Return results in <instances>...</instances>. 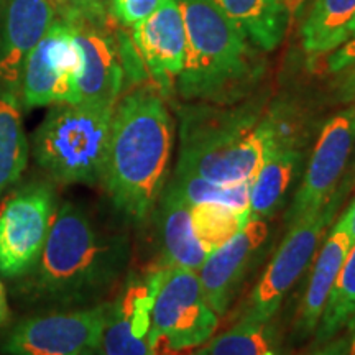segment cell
Segmentation results:
<instances>
[{
	"label": "cell",
	"instance_id": "6da1fadb",
	"mask_svg": "<svg viewBox=\"0 0 355 355\" xmlns=\"http://www.w3.org/2000/svg\"><path fill=\"white\" fill-rule=\"evenodd\" d=\"M130 257L125 232L109 227L81 204L64 202L28 272L30 293L64 308L99 304L125 277Z\"/></svg>",
	"mask_w": 355,
	"mask_h": 355
},
{
	"label": "cell",
	"instance_id": "7a4b0ae2",
	"mask_svg": "<svg viewBox=\"0 0 355 355\" xmlns=\"http://www.w3.org/2000/svg\"><path fill=\"white\" fill-rule=\"evenodd\" d=\"M173 148L175 122L158 87L140 86L119 99L101 184L128 220L153 214L170 181Z\"/></svg>",
	"mask_w": 355,
	"mask_h": 355
},
{
	"label": "cell",
	"instance_id": "3957f363",
	"mask_svg": "<svg viewBox=\"0 0 355 355\" xmlns=\"http://www.w3.org/2000/svg\"><path fill=\"white\" fill-rule=\"evenodd\" d=\"M282 119L263 99L232 105L189 102L180 109L175 171L220 184L250 181L277 140Z\"/></svg>",
	"mask_w": 355,
	"mask_h": 355
},
{
	"label": "cell",
	"instance_id": "277c9868",
	"mask_svg": "<svg viewBox=\"0 0 355 355\" xmlns=\"http://www.w3.org/2000/svg\"><path fill=\"white\" fill-rule=\"evenodd\" d=\"M186 28V56L175 81L186 102L232 105L254 94L265 60L243 30L211 0H178Z\"/></svg>",
	"mask_w": 355,
	"mask_h": 355
},
{
	"label": "cell",
	"instance_id": "5b68a950",
	"mask_svg": "<svg viewBox=\"0 0 355 355\" xmlns=\"http://www.w3.org/2000/svg\"><path fill=\"white\" fill-rule=\"evenodd\" d=\"M114 107L53 104L33 133L38 166L60 184H101Z\"/></svg>",
	"mask_w": 355,
	"mask_h": 355
},
{
	"label": "cell",
	"instance_id": "8992f818",
	"mask_svg": "<svg viewBox=\"0 0 355 355\" xmlns=\"http://www.w3.org/2000/svg\"><path fill=\"white\" fill-rule=\"evenodd\" d=\"M354 180L355 175L344 178L343 183L337 186L329 201L321 209L288 225V232L283 237L282 245L266 265L242 316L261 322L272 321L288 293L303 277L306 268L313 263L321 247L322 237L331 229L332 220L336 219L344 199L354 186Z\"/></svg>",
	"mask_w": 355,
	"mask_h": 355
},
{
	"label": "cell",
	"instance_id": "52a82bcc",
	"mask_svg": "<svg viewBox=\"0 0 355 355\" xmlns=\"http://www.w3.org/2000/svg\"><path fill=\"white\" fill-rule=\"evenodd\" d=\"M155 295L152 331L157 352L198 349L212 339L219 316L207 304L194 270L157 266L152 270Z\"/></svg>",
	"mask_w": 355,
	"mask_h": 355
},
{
	"label": "cell",
	"instance_id": "ba28073f",
	"mask_svg": "<svg viewBox=\"0 0 355 355\" xmlns=\"http://www.w3.org/2000/svg\"><path fill=\"white\" fill-rule=\"evenodd\" d=\"M55 188L32 181L7 198L0 212V272L8 278L37 263L56 214Z\"/></svg>",
	"mask_w": 355,
	"mask_h": 355
},
{
	"label": "cell",
	"instance_id": "9c48e42d",
	"mask_svg": "<svg viewBox=\"0 0 355 355\" xmlns=\"http://www.w3.org/2000/svg\"><path fill=\"white\" fill-rule=\"evenodd\" d=\"M81 50L71 21L63 13L26 58L20 79L21 102L26 109L53 104H78Z\"/></svg>",
	"mask_w": 355,
	"mask_h": 355
},
{
	"label": "cell",
	"instance_id": "30bf717a",
	"mask_svg": "<svg viewBox=\"0 0 355 355\" xmlns=\"http://www.w3.org/2000/svg\"><path fill=\"white\" fill-rule=\"evenodd\" d=\"M355 150V102L347 104L324 123L311 152L298 189L293 194L286 225L321 209L343 183Z\"/></svg>",
	"mask_w": 355,
	"mask_h": 355
},
{
	"label": "cell",
	"instance_id": "8fae6325",
	"mask_svg": "<svg viewBox=\"0 0 355 355\" xmlns=\"http://www.w3.org/2000/svg\"><path fill=\"white\" fill-rule=\"evenodd\" d=\"M107 303L42 314L17 324L6 337V355H86L97 349Z\"/></svg>",
	"mask_w": 355,
	"mask_h": 355
},
{
	"label": "cell",
	"instance_id": "7c38bea8",
	"mask_svg": "<svg viewBox=\"0 0 355 355\" xmlns=\"http://www.w3.org/2000/svg\"><path fill=\"white\" fill-rule=\"evenodd\" d=\"M270 220L250 217L229 242L212 250L199 268L204 296L217 316H224L268 250Z\"/></svg>",
	"mask_w": 355,
	"mask_h": 355
},
{
	"label": "cell",
	"instance_id": "4fadbf2b",
	"mask_svg": "<svg viewBox=\"0 0 355 355\" xmlns=\"http://www.w3.org/2000/svg\"><path fill=\"white\" fill-rule=\"evenodd\" d=\"M64 15L73 25L81 50L78 104L115 107L125 84L117 37L105 28V21L87 20L73 7Z\"/></svg>",
	"mask_w": 355,
	"mask_h": 355
},
{
	"label": "cell",
	"instance_id": "5bb4252c",
	"mask_svg": "<svg viewBox=\"0 0 355 355\" xmlns=\"http://www.w3.org/2000/svg\"><path fill=\"white\" fill-rule=\"evenodd\" d=\"M155 295L153 273L128 282L105 309V322L97 344L101 355H157L152 331Z\"/></svg>",
	"mask_w": 355,
	"mask_h": 355
},
{
	"label": "cell",
	"instance_id": "9a60e30c",
	"mask_svg": "<svg viewBox=\"0 0 355 355\" xmlns=\"http://www.w3.org/2000/svg\"><path fill=\"white\" fill-rule=\"evenodd\" d=\"M132 42L159 92H171L186 56V28L178 0H163L152 15L133 25Z\"/></svg>",
	"mask_w": 355,
	"mask_h": 355
},
{
	"label": "cell",
	"instance_id": "2e32d148",
	"mask_svg": "<svg viewBox=\"0 0 355 355\" xmlns=\"http://www.w3.org/2000/svg\"><path fill=\"white\" fill-rule=\"evenodd\" d=\"M55 17L50 0H0V91L19 96L26 58Z\"/></svg>",
	"mask_w": 355,
	"mask_h": 355
},
{
	"label": "cell",
	"instance_id": "e0dca14e",
	"mask_svg": "<svg viewBox=\"0 0 355 355\" xmlns=\"http://www.w3.org/2000/svg\"><path fill=\"white\" fill-rule=\"evenodd\" d=\"M304 153L293 128L282 122L277 140L248 183L252 217L272 220L291 198L293 184L303 170Z\"/></svg>",
	"mask_w": 355,
	"mask_h": 355
},
{
	"label": "cell",
	"instance_id": "ac0fdd59",
	"mask_svg": "<svg viewBox=\"0 0 355 355\" xmlns=\"http://www.w3.org/2000/svg\"><path fill=\"white\" fill-rule=\"evenodd\" d=\"M352 243L347 229L337 219L336 224L327 230L326 237L321 242V248L311 263L308 286L300 301L295 318V336L298 339H306L316 332L324 308Z\"/></svg>",
	"mask_w": 355,
	"mask_h": 355
},
{
	"label": "cell",
	"instance_id": "d6986e66",
	"mask_svg": "<svg viewBox=\"0 0 355 355\" xmlns=\"http://www.w3.org/2000/svg\"><path fill=\"white\" fill-rule=\"evenodd\" d=\"M159 243L158 266L199 272L209 252L198 241L191 222V206L168 183L153 211Z\"/></svg>",
	"mask_w": 355,
	"mask_h": 355
},
{
	"label": "cell",
	"instance_id": "ffe728a7",
	"mask_svg": "<svg viewBox=\"0 0 355 355\" xmlns=\"http://www.w3.org/2000/svg\"><path fill=\"white\" fill-rule=\"evenodd\" d=\"M219 10L243 30L261 51H273L288 28L286 0H211Z\"/></svg>",
	"mask_w": 355,
	"mask_h": 355
},
{
	"label": "cell",
	"instance_id": "44dd1931",
	"mask_svg": "<svg viewBox=\"0 0 355 355\" xmlns=\"http://www.w3.org/2000/svg\"><path fill=\"white\" fill-rule=\"evenodd\" d=\"M355 0H314L301 24V43L309 55H324L349 40Z\"/></svg>",
	"mask_w": 355,
	"mask_h": 355
},
{
	"label": "cell",
	"instance_id": "7402d4cb",
	"mask_svg": "<svg viewBox=\"0 0 355 355\" xmlns=\"http://www.w3.org/2000/svg\"><path fill=\"white\" fill-rule=\"evenodd\" d=\"M28 163V140L21 122L20 101L0 91V194L15 184Z\"/></svg>",
	"mask_w": 355,
	"mask_h": 355
},
{
	"label": "cell",
	"instance_id": "603a6c76",
	"mask_svg": "<svg viewBox=\"0 0 355 355\" xmlns=\"http://www.w3.org/2000/svg\"><path fill=\"white\" fill-rule=\"evenodd\" d=\"M250 217V209L241 211L219 202H199L191 206L194 235L209 254L241 232Z\"/></svg>",
	"mask_w": 355,
	"mask_h": 355
},
{
	"label": "cell",
	"instance_id": "cb8c5ba5",
	"mask_svg": "<svg viewBox=\"0 0 355 355\" xmlns=\"http://www.w3.org/2000/svg\"><path fill=\"white\" fill-rule=\"evenodd\" d=\"M355 316V242L345 257L336 285L314 332V344L321 345L334 339Z\"/></svg>",
	"mask_w": 355,
	"mask_h": 355
},
{
	"label": "cell",
	"instance_id": "d4e9b609",
	"mask_svg": "<svg viewBox=\"0 0 355 355\" xmlns=\"http://www.w3.org/2000/svg\"><path fill=\"white\" fill-rule=\"evenodd\" d=\"M209 355H278L270 322L242 316L211 340Z\"/></svg>",
	"mask_w": 355,
	"mask_h": 355
},
{
	"label": "cell",
	"instance_id": "484cf974",
	"mask_svg": "<svg viewBox=\"0 0 355 355\" xmlns=\"http://www.w3.org/2000/svg\"><path fill=\"white\" fill-rule=\"evenodd\" d=\"M168 183L178 191V194L189 206L199 202H219L241 211L250 209V206H248V183L250 181L220 184L206 180V178L194 176L191 173L175 171V175Z\"/></svg>",
	"mask_w": 355,
	"mask_h": 355
},
{
	"label": "cell",
	"instance_id": "4316f807",
	"mask_svg": "<svg viewBox=\"0 0 355 355\" xmlns=\"http://www.w3.org/2000/svg\"><path fill=\"white\" fill-rule=\"evenodd\" d=\"M163 0H107L114 19L125 26H133L150 17Z\"/></svg>",
	"mask_w": 355,
	"mask_h": 355
},
{
	"label": "cell",
	"instance_id": "83f0119b",
	"mask_svg": "<svg viewBox=\"0 0 355 355\" xmlns=\"http://www.w3.org/2000/svg\"><path fill=\"white\" fill-rule=\"evenodd\" d=\"M334 92L337 102H340V104L355 102V60L339 71Z\"/></svg>",
	"mask_w": 355,
	"mask_h": 355
},
{
	"label": "cell",
	"instance_id": "f1b7e54d",
	"mask_svg": "<svg viewBox=\"0 0 355 355\" xmlns=\"http://www.w3.org/2000/svg\"><path fill=\"white\" fill-rule=\"evenodd\" d=\"M71 7L74 10L86 17L92 21H105L107 20V0H69Z\"/></svg>",
	"mask_w": 355,
	"mask_h": 355
},
{
	"label": "cell",
	"instance_id": "f546056e",
	"mask_svg": "<svg viewBox=\"0 0 355 355\" xmlns=\"http://www.w3.org/2000/svg\"><path fill=\"white\" fill-rule=\"evenodd\" d=\"M355 60V40L354 42L344 43L343 46L337 50L329 60V69L332 73H339L340 69H344L345 66L352 63Z\"/></svg>",
	"mask_w": 355,
	"mask_h": 355
},
{
	"label": "cell",
	"instance_id": "4dcf8cb0",
	"mask_svg": "<svg viewBox=\"0 0 355 355\" xmlns=\"http://www.w3.org/2000/svg\"><path fill=\"white\" fill-rule=\"evenodd\" d=\"M309 355H347V336H336L334 339L318 345Z\"/></svg>",
	"mask_w": 355,
	"mask_h": 355
},
{
	"label": "cell",
	"instance_id": "1f68e13d",
	"mask_svg": "<svg viewBox=\"0 0 355 355\" xmlns=\"http://www.w3.org/2000/svg\"><path fill=\"white\" fill-rule=\"evenodd\" d=\"M339 220L343 222L344 227L347 229L352 242H355V198L352 199V202L347 206V209L343 212V216L339 217Z\"/></svg>",
	"mask_w": 355,
	"mask_h": 355
},
{
	"label": "cell",
	"instance_id": "d6a6232c",
	"mask_svg": "<svg viewBox=\"0 0 355 355\" xmlns=\"http://www.w3.org/2000/svg\"><path fill=\"white\" fill-rule=\"evenodd\" d=\"M10 318V309H8V301H7V291L3 286L2 279H0V327L3 326Z\"/></svg>",
	"mask_w": 355,
	"mask_h": 355
},
{
	"label": "cell",
	"instance_id": "836d02e7",
	"mask_svg": "<svg viewBox=\"0 0 355 355\" xmlns=\"http://www.w3.org/2000/svg\"><path fill=\"white\" fill-rule=\"evenodd\" d=\"M345 327L349 329L347 334H345L347 336V355H355V316L350 319Z\"/></svg>",
	"mask_w": 355,
	"mask_h": 355
},
{
	"label": "cell",
	"instance_id": "e575fe53",
	"mask_svg": "<svg viewBox=\"0 0 355 355\" xmlns=\"http://www.w3.org/2000/svg\"><path fill=\"white\" fill-rule=\"evenodd\" d=\"M189 355H209V347H198L196 350H194V352H191Z\"/></svg>",
	"mask_w": 355,
	"mask_h": 355
},
{
	"label": "cell",
	"instance_id": "d590c367",
	"mask_svg": "<svg viewBox=\"0 0 355 355\" xmlns=\"http://www.w3.org/2000/svg\"><path fill=\"white\" fill-rule=\"evenodd\" d=\"M355 40V17H354V20H352V24H350V32H349V40L347 42H354ZM345 42V43H347Z\"/></svg>",
	"mask_w": 355,
	"mask_h": 355
},
{
	"label": "cell",
	"instance_id": "8d00e7d4",
	"mask_svg": "<svg viewBox=\"0 0 355 355\" xmlns=\"http://www.w3.org/2000/svg\"><path fill=\"white\" fill-rule=\"evenodd\" d=\"M86 355H101V354H99V352H97V350L94 349V350H89V352H87Z\"/></svg>",
	"mask_w": 355,
	"mask_h": 355
}]
</instances>
